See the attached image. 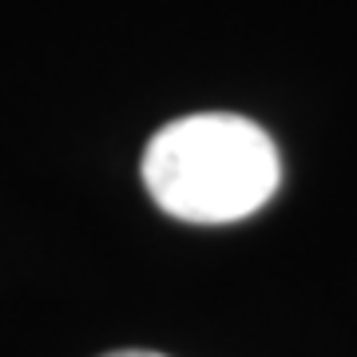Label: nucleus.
Segmentation results:
<instances>
[{
    "mask_svg": "<svg viewBox=\"0 0 357 357\" xmlns=\"http://www.w3.org/2000/svg\"><path fill=\"white\" fill-rule=\"evenodd\" d=\"M143 183L163 215L195 227L250 218L282 183L278 147L255 119L230 112L183 115L155 131Z\"/></svg>",
    "mask_w": 357,
    "mask_h": 357,
    "instance_id": "f257e3e1",
    "label": "nucleus"
},
{
    "mask_svg": "<svg viewBox=\"0 0 357 357\" xmlns=\"http://www.w3.org/2000/svg\"><path fill=\"white\" fill-rule=\"evenodd\" d=\"M103 357H167V354H155V349H112Z\"/></svg>",
    "mask_w": 357,
    "mask_h": 357,
    "instance_id": "f03ea898",
    "label": "nucleus"
}]
</instances>
